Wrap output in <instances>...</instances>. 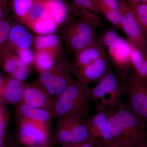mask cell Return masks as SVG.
Instances as JSON below:
<instances>
[{"instance_id":"4","label":"cell","mask_w":147,"mask_h":147,"mask_svg":"<svg viewBox=\"0 0 147 147\" xmlns=\"http://www.w3.org/2000/svg\"><path fill=\"white\" fill-rule=\"evenodd\" d=\"M124 84L119 81L115 74L109 72L89 90L90 100L96 105L97 111L112 112L123 103Z\"/></svg>"},{"instance_id":"39","label":"cell","mask_w":147,"mask_h":147,"mask_svg":"<svg viewBox=\"0 0 147 147\" xmlns=\"http://www.w3.org/2000/svg\"><path fill=\"white\" fill-rule=\"evenodd\" d=\"M36 147H54V146L51 144L50 143L46 144L41 145V146H38Z\"/></svg>"},{"instance_id":"38","label":"cell","mask_w":147,"mask_h":147,"mask_svg":"<svg viewBox=\"0 0 147 147\" xmlns=\"http://www.w3.org/2000/svg\"><path fill=\"white\" fill-rule=\"evenodd\" d=\"M126 1H131L139 3L147 4V0H126Z\"/></svg>"},{"instance_id":"41","label":"cell","mask_w":147,"mask_h":147,"mask_svg":"<svg viewBox=\"0 0 147 147\" xmlns=\"http://www.w3.org/2000/svg\"><path fill=\"white\" fill-rule=\"evenodd\" d=\"M5 138H0V147H3Z\"/></svg>"},{"instance_id":"7","label":"cell","mask_w":147,"mask_h":147,"mask_svg":"<svg viewBox=\"0 0 147 147\" xmlns=\"http://www.w3.org/2000/svg\"><path fill=\"white\" fill-rule=\"evenodd\" d=\"M125 95L127 107L137 117L147 124V82L134 73L124 82Z\"/></svg>"},{"instance_id":"45","label":"cell","mask_w":147,"mask_h":147,"mask_svg":"<svg viewBox=\"0 0 147 147\" xmlns=\"http://www.w3.org/2000/svg\"><path fill=\"white\" fill-rule=\"evenodd\" d=\"M64 1H68V0H63Z\"/></svg>"},{"instance_id":"2","label":"cell","mask_w":147,"mask_h":147,"mask_svg":"<svg viewBox=\"0 0 147 147\" xmlns=\"http://www.w3.org/2000/svg\"><path fill=\"white\" fill-rule=\"evenodd\" d=\"M74 18L60 28L59 36L69 50L74 53L97 39L96 29L101 25L98 14L87 10L77 11Z\"/></svg>"},{"instance_id":"8","label":"cell","mask_w":147,"mask_h":147,"mask_svg":"<svg viewBox=\"0 0 147 147\" xmlns=\"http://www.w3.org/2000/svg\"><path fill=\"white\" fill-rule=\"evenodd\" d=\"M18 121V144L27 147H36L50 143L52 133L49 125L30 120Z\"/></svg>"},{"instance_id":"20","label":"cell","mask_w":147,"mask_h":147,"mask_svg":"<svg viewBox=\"0 0 147 147\" xmlns=\"http://www.w3.org/2000/svg\"><path fill=\"white\" fill-rule=\"evenodd\" d=\"M50 15L47 0H34L26 16L21 23L28 28L33 23Z\"/></svg>"},{"instance_id":"21","label":"cell","mask_w":147,"mask_h":147,"mask_svg":"<svg viewBox=\"0 0 147 147\" xmlns=\"http://www.w3.org/2000/svg\"><path fill=\"white\" fill-rule=\"evenodd\" d=\"M128 41L130 47L131 66L136 74L147 82V57L144 55L137 46Z\"/></svg>"},{"instance_id":"16","label":"cell","mask_w":147,"mask_h":147,"mask_svg":"<svg viewBox=\"0 0 147 147\" xmlns=\"http://www.w3.org/2000/svg\"><path fill=\"white\" fill-rule=\"evenodd\" d=\"M17 121L28 119L46 124L50 126L53 117L50 110L32 107L20 102L16 108Z\"/></svg>"},{"instance_id":"10","label":"cell","mask_w":147,"mask_h":147,"mask_svg":"<svg viewBox=\"0 0 147 147\" xmlns=\"http://www.w3.org/2000/svg\"><path fill=\"white\" fill-rule=\"evenodd\" d=\"M110 71V60L105 54L88 65L73 69V74L76 79L89 85L97 83Z\"/></svg>"},{"instance_id":"29","label":"cell","mask_w":147,"mask_h":147,"mask_svg":"<svg viewBox=\"0 0 147 147\" xmlns=\"http://www.w3.org/2000/svg\"><path fill=\"white\" fill-rule=\"evenodd\" d=\"M19 59L28 67L34 65V52L30 48L20 49L14 53Z\"/></svg>"},{"instance_id":"9","label":"cell","mask_w":147,"mask_h":147,"mask_svg":"<svg viewBox=\"0 0 147 147\" xmlns=\"http://www.w3.org/2000/svg\"><path fill=\"white\" fill-rule=\"evenodd\" d=\"M108 52L119 77L125 82L131 66L128 40L119 35L115 44L108 48Z\"/></svg>"},{"instance_id":"11","label":"cell","mask_w":147,"mask_h":147,"mask_svg":"<svg viewBox=\"0 0 147 147\" xmlns=\"http://www.w3.org/2000/svg\"><path fill=\"white\" fill-rule=\"evenodd\" d=\"M21 102L32 107L52 112L54 99L36 79L32 83L26 84Z\"/></svg>"},{"instance_id":"25","label":"cell","mask_w":147,"mask_h":147,"mask_svg":"<svg viewBox=\"0 0 147 147\" xmlns=\"http://www.w3.org/2000/svg\"><path fill=\"white\" fill-rule=\"evenodd\" d=\"M125 1L134 13L147 40V4Z\"/></svg>"},{"instance_id":"22","label":"cell","mask_w":147,"mask_h":147,"mask_svg":"<svg viewBox=\"0 0 147 147\" xmlns=\"http://www.w3.org/2000/svg\"><path fill=\"white\" fill-rule=\"evenodd\" d=\"M34 52V65L40 73L48 71L55 65L61 57L55 53L47 50L36 51Z\"/></svg>"},{"instance_id":"36","label":"cell","mask_w":147,"mask_h":147,"mask_svg":"<svg viewBox=\"0 0 147 147\" xmlns=\"http://www.w3.org/2000/svg\"><path fill=\"white\" fill-rule=\"evenodd\" d=\"M13 142L11 139H8L4 144L3 147H13Z\"/></svg>"},{"instance_id":"27","label":"cell","mask_w":147,"mask_h":147,"mask_svg":"<svg viewBox=\"0 0 147 147\" xmlns=\"http://www.w3.org/2000/svg\"><path fill=\"white\" fill-rule=\"evenodd\" d=\"M70 5L74 15L81 10L88 11L97 14L94 0H73V3Z\"/></svg>"},{"instance_id":"31","label":"cell","mask_w":147,"mask_h":147,"mask_svg":"<svg viewBox=\"0 0 147 147\" xmlns=\"http://www.w3.org/2000/svg\"><path fill=\"white\" fill-rule=\"evenodd\" d=\"M11 10V0H0V21L9 18Z\"/></svg>"},{"instance_id":"28","label":"cell","mask_w":147,"mask_h":147,"mask_svg":"<svg viewBox=\"0 0 147 147\" xmlns=\"http://www.w3.org/2000/svg\"><path fill=\"white\" fill-rule=\"evenodd\" d=\"M12 22L11 17L0 21V50L5 45Z\"/></svg>"},{"instance_id":"14","label":"cell","mask_w":147,"mask_h":147,"mask_svg":"<svg viewBox=\"0 0 147 147\" xmlns=\"http://www.w3.org/2000/svg\"><path fill=\"white\" fill-rule=\"evenodd\" d=\"M34 38L26 26L16 20L12 22L5 47L14 53L20 49L30 48Z\"/></svg>"},{"instance_id":"40","label":"cell","mask_w":147,"mask_h":147,"mask_svg":"<svg viewBox=\"0 0 147 147\" xmlns=\"http://www.w3.org/2000/svg\"><path fill=\"white\" fill-rule=\"evenodd\" d=\"M4 79L2 78L1 76L0 75V94H1V90L2 87L3 82Z\"/></svg>"},{"instance_id":"19","label":"cell","mask_w":147,"mask_h":147,"mask_svg":"<svg viewBox=\"0 0 147 147\" xmlns=\"http://www.w3.org/2000/svg\"><path fill=\"white\" fill-rule=\"evenodd\" d=\"M47 4L51 17L59 29L74 18L71 6L63 0H47Z\"/></svg>"},{"instance_id":"17","label":"cell","mask_w":147,"mask_h":147,"mask_svg":"<svg viewBox=\"0 0 147 147\" xmlns=\"http://www.w3.org/2000/svg\"><path fill=\"white\" fill-rule=\"evenodd\" d=\"M25 85L24 82L7 76L3 80L0 100L8 104H18L22 100Z\"/></svg>"},{"instance_id":"26","label":"cell","mask_w":147,"mask_h":147,"mask_svg":"<svg viewBox=\"0 0 147 147\" xmlns=\"http://www.w3.org/2000/svg\"><path fill=\"white\" fill-rule=\"evenodd\" d=\"M34 0H11V9L16 20L19 22L26 16Z\"/></svg>"},{"instance_id":"13","label":"cell","mask_w":147,"mask_h":147,"mask_svg":"<svg viewBox=\"0 0 147 147\" xmlns=\"http://www.w3.org/2000/svg\"><path fill=\"white\" fill-rule=\"evenodd\" d=\"M109 113L97 111L95 115L86 120L91 141H114L108 125Z\"/></svg>"},{"instance_id":"44","label":"cell","mask_w":147,"mask_h":147,"mask_svg":"<svg viewBox=\"0 0 147 147\" xmlns=\"http://www.w3.org/2000/svg\"><path fill=\"white\" fill-rule=\"evenodd\" d=\"M139 147H147V144H145L142 145V146H140Z\"/></svg>"},{"instance_id":"37","label":"cell","mask_w":147,"mask_h":147,"mask_svg":"<svg viewBox=\"0 0 147 147\" xmlns=\"http://www.w3.org/2000/svg\"><path fill=\"white\" fill-rule=\"evenodd\" d=\"M62 147H80L79 144H66L62 145Z\"/></svg>"},{"instance_id":"35","label":"cell","mask_w":147,"mask_h":147,"mask_svg":"<svg viewBox=\"0 0 147 147\" xmlns=\"http://www.w3.org/2000/svg\"><path fill=\"white\" fill-rule=\"evenodd\" d=\"M80 147H96L94 142L88 140L79 143Z\"/></svg>"},{"instance_id":"43","label":"cell","mask_w":147,"mask_h":147,"mask_svg":"<svg viewBox=\"0 0 147 147\" xmlns=\"http://www.w3.org/2000/svg\"><path fill=\"white\" fill-rule=\"evenodd\" d=\"M13 147H20L18 142H13Z\"/></svg>"},{"instance_id":"5","label":"cell","mask_w":147,"mask_h":147,"mask_svg":"<svg viewBox=\"0 0 147 147\" xmlns=\"http://www.w3.org/2000/svg\"><path fill=\"white\" fill-rule=\"evenodd\" d=\"M86 117L80 113H74L58 118L57 123L51 135L50 144L53 146L63 145L90 140L85 119Z\"/></svg>"},{"instance_id":"24","label":"cell","mask_w":147,"mask_h":147,"mask_svg":"<svg viewBox=\"0 0 147 147\" xmlns=\"http://www.w3.org/2000/svg\"><path fill=\"white\" fill-rule=\"evenodd\" d=\"M94 1L97 14H102L114 26L122 31V16L120 11L112 10L100 3Z\"/></svg>"},{"instance_id":"23","label":"cell","mask_w":147,"mask_h":147,"mask_svg":"<svg viewBox=\"0 0 147 147\" xmlns=\"http://www.w3.org/2000/svg\"><path fill=\"white\" fill-rule=\"evenodd\" d=\"M28 28L37 35L53 34L56 33L59 29V27L51 15L33 23Z\"/></svg>"},{"instance_id":"34","label":"cell","mask_w":147,"mask_h":147,"mask_svg":"<svg viewBox=\"0 0 147 147\" xmlns=\"http://www.w3.org/2000/svg\"><path fill=\"white\" fill-rule=\"evenodd\" d=\"M96 147H129L117 141L110 142L101 141H94Z\"/></svg>"},{"instance_id":"3","label":"cell","mask_w":147,"mask_h":147,"mask_svg":"<svg viewBox=\"0 0 147 147\" xmlns=\"http://www.w3.org/2000/svg\"><path fill=\"white\" fill-rule=\"evenodd\" d=\"M90 87L76 79L54 100L52 113L54 118L80 113L87 116L90 110Z\"/></svg>"},{"instance_id":"6","label":"cell","mask_w":147,"mask_h":147,"mask_svg":"<svg viewBox=\"0 0 147 147\" xmlns=\"http://www.w3.org/2000/svg\"><path fill=\"white\" fill-rule=\"evenodd\" d=\"M72 74V62L63 55L53 68L40 73L37 79L54 100L74 82Z\"/></svg>"},{"instance_id":"15","label":"cell","mask_w":147,"mask_h":147,"mask_svg":"<svg viewBox=\"0 0 147 147\" xmlns=\"http://www.w3.org/2000/svg\"><path fill=\"white\" fill-rule=\"evenodd\" d=\"M74 54L73 69L81 68L89 64L106 54L105 47L97 38L85 48Z\"/></svg>"},{"instance_id":"30","label":"cell","mask_w":147,"mask_h":147,"mask_svg":"<svg viewBox=\"0 0 147 147\" xmlns=\"http://www.w3.org/2000/svg\"><path fill=\"white\" fill-rule=\"evenodd\" d=\"M119 35L115 30L110 29L104 32L100 39L105 47L109 48L115 45L117 41Z\"/></svg>"},{"instance_id":"12","label":"cell","mask_w":147,"mask_h":147,"mask_svg":"<svg viewBox=\"0 0 147 147\" xmlns=\"http://www.w3.org/2000/svg\"><path fill=\"white\" fill-rule=\"evenodd\" d=\"M0 65L9 76L19 81L24 82L29 76V67L21 62L15 53L5 46L0 50Z\"/></svg>"},{"instance_id":"42","label":"cell","mask_w":147,"mask_h":147,"mask_svg":"<svg viewBox=\"0 0 147 147\" xmlns=\"http://www.w3.org/2000/svg\"><path fill=\"white\" fill-rule=\"evenodd\" d=\"M4 112L3 110L2 107H1V105H0V117L1 116H2L4 114Z\"/></svg>"},{"instance_id":"18","label":"cell","mask_w":147,"mask_h":147,"mask_svg":"<svg viewBox=\"0 0 147 147\" xmlns=\"http://www.w3.org/2000/svg\"><path fill=\"white\" fill-rule=\"evenodd\" d=\"M34 51L47 50L55 53L59 57L64 55L62 40L56 33L45 35H36L34 38Z\"/></svg>"},{"instance_id":"32","label":"cell","mask_w":147,"mask_h":147,"mask_svg":"<svg viewBox=\"0 0 147 147\" xmlns=\"http://www.w3.org/2000/svg\"><path fill=\"white\" fill-rule=\"evenodd\" d=\"M100 3L106 7L116 11H120L119 2V0H94Z\"/></svg>"},{"instance_id":"33","label":"cell","mask_w":147,"mask_h":147,"mask_svg":"<svg viewBox=\"0 0 147 147\" xmlns=\"http://www.w3.org/2000/svg\"><path fill=\"white\" fill-rule=\"evenodd\" d=\"M9 116L8 114L4 113L0 117V138L5 137L6 129L8 123Z\"/></svg>"},{"instance_id":"1","label":"cell","mask_w":147,"mask_h":147,"mask_svg":"<svg viewBox=\"0 0 147 147\" xmlns=\"http://www.w3.org/2000/svg\"><path fill=\"white\" fill-rule=\"evenodd\" d=\"M108 125L114 141L129 147H139L147 143V124L124 102L110 113Z\"/></svg>"}]
</instances>
